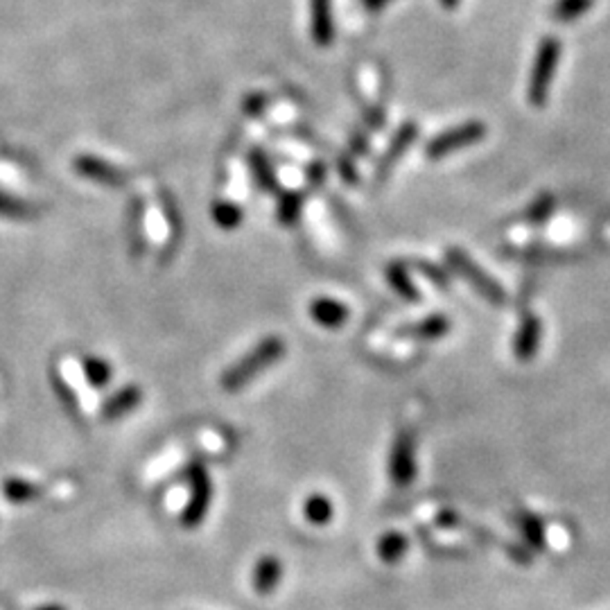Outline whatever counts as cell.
<instances>
[{
  "label": "cell",
  "mask_w": 610,
  "mask_h": 610,
  "mask_svg": "<svg viewBox=\"0 0 610 610\" xmlns=\"http://www.w3.org/2000/svg\"><path fill=\"white\" fill-rule=\"evenodd\" d=\"M285 355V342L281 337H267L251 348L242 360L229 367L222 376V386L226 391H238L247 386L253 377H258L265 369L276 364Z\"/></svg>",
  "instance_id": "6da1fadb"
},
{
  "label": "cell",
  "mask_w": 610,
  "mask_h": 610,
  "mask_svg": "<svg viewBox=\"0 0 610 610\" xmlns=\"http://www.w3.org/2000/svg\"><path fill=\"white\" fill-rule=\"evenodd\" d=\"M558 57H561V43L554 37L540 41L538 53H536L534 71L530 80V100L534 106H543L549 97V86L556 75Z\"/></svg>",
  "instance_id": "7a4b0ae2"
},
{
  "label": "cell",
  "mask_w": 610,
  "mask_h": 610,
  "mask_svg": "<svg viewBox=\"0 0 610 610\" xmlns=\"http://www.w3.org/2000/svg\"><path fill=\"white\" fill-rule=\"evenodd\" d=\"M188 482H191V497H188V504L182 513V525L186 530H195L204 522L206 513H208L213 487H210L208 470L199 462L188 468Z\"/></svg>",
  "instance_id": "3957f363"
},
{
  "label": "cell",
  "mask_w": 610,
  "mask_h": 610,
  "mask_svg": "<svg viewBox=\"0 0 610 610\" xmlns=\"http://www.w3.org/2000/svg\"><path fill=\"white\" fill-rule=\"evenodd\" d=\"M445 256H448L450 267H453L457 274H462V276L466 278V281L470 283V285L475 287V290L488 301V303H493V305L504 303L506 294H504V290L500 287V283H497L496 278L488 276V274L484 272L479 265L472 263L470 258H468L466 253L462 251V249H454V247L448 249V253H445Z\"/></svg>",
  "instance_id": "277c9868"
},
{
  "label": "cell",
  "mask_w": 610,
  "mask_h": 610,
  "mask_svg": "<svg viewBox=\"0 0 610 610\" xmlns=\"http://www.w3.org/2000/svg\"><path fill=\"white\" fill-rule=\"evenodd\" d=\"M484 136H487V127H484L479 120H470V123L459 124V127L448 129L444 134L434 136L428 143V148H425V154H428L432 161H436V158L448 157V154L457 152V149L470 148V145L479 143Z\"/></svg>",
  "instance_id": "5b68a950"
},
{
  "label": "cell",
  "mask_w": 610,
  "mask_h": 610,
  "mask_svg": "<svg viewBox=\"0 0 610 610\" xmlns=\"http://www.w3.org/2000/svg\"><path fill=\"white\" fill-rule=\"evenodd\" d=\"M389 475L391 482L396 488H407L416 475V459H414V434L402 429L396 436V444L391 450L389 459Z\"/></svg>",
  "instance_id": "8992f818"
},
{
  "label": "cell",
  "mask_w": 610,
  "mask_h": 610,
  "mask_svg": "<svg viewBox=\"0 0 610 610\" xmlns=\"http://www.w3.org/2000/svg\"><path fill=\"white\" fill-rule=\"evenodd\" d=\"M72 167H75L77 174H81L89 182L102 183V186L109 188H123L124 183L129 182V174L120 167L111 165V163L102 161V158L91 157V154H81L72 161Z\"/></svg>",
  "instance_id": "52a82bcc"
},
{
  "label": "cell",
  "mask_w": 610,
  "mask_h": 610,
  "mask_svg": "<svg viewBox=\"0 0 610 610\" xmlns=\"http://www.w3.org/2000/svg\"><path fill=\"white\" fill-rule=\"evenodd\" d=\"M416 134H419V127H416V123H405L401 129H398L396 134H394L389 148L385 149V154H382L380 163H377V167H376V177L380 179V182L382 179H386V174L391 172V167L396 165V163L402 158V154H405L407 149L411 148V143L416 140Z\"/></svg>",
  "instance_id": "ba28073f"
},
{
  "label": "cell",
  "mask_w": 610,
  "mask_h": 610,
  "mask_svg": "<svg viewBox=\"0 0 610 610\" xmlns=\"http://www.w3.org/2000/svg\"><path fill=\"white\" fill-rule=\"evenodd\" d=\"M310 34L321 48L335 41L333 0H310Z\"/></svg>",
  "instance_id": "9c48e42d"
},
{
  "label": "cell",
  "mask_w": 610,
  "mask_h": 610,
  "mask_svg": "<svg viewBox=\"0 0 610 610\" xmlns=\"http://www.w3.org/2000/svg\"><path fill=\"white\" fill-rule=\"evenodd\" d=\"M308 312H310L312 319L319 326H324V328H342L348 321V317H351L346 305H342L335 299H326V296L312 301Z\"/></svg>",
  "instance_id": "30bf717a"
},
{
  "label": "cell",
  "mask_w": 610,
  "mask_h": 610,
  "mask_svg": "<svg viewBox=\"0 0 610 610\" xmlns=\"http://www.w3.org/2000/svg\"><path fill=\"white\" fill-rule=\"evenodd\" d=\"M140 401H143V391H140L139 386H134V385L124 386V389H120L118 394H114V396L102 405V419L105 420L123 419V416H127L129 411H134L136 407L140 405Z\"/></svg>",
  "instance_id": "8fae6325"
},
{
  "label": "cell",
  "mask_w": 610,
  "mask_h": 610,
  "mask_svg": "<svg viewBox=\"0 0 610 610\" xmlns=\"http://www.w3.org/2000/svg\"><path fill=\"white\" fill-rule=\"evenodd\" d=\"M538 343H540V321L536 319L534 315L525 317L522 324H520L518 335H515V343H513L515 358H518L520 362H530V360L536 355V351H538Z\"/></svg>",
  "instance_id": "7c38bea8"
},
{
  "label": "cell",
  "mask_w": 610,
  "mask_h": 610,
  "mask_svg": "<svg viewBox=\"0 0 610 610\" xmlns=\"http://www.w3.org/2000/svg\"><path fill=\"white\" fill-rule=\"evenodd\" d=\"M450 330V319L444 315H432L423 321H416V324L405 326L402 330H398L401 337L407 339H423V342H432V339H441L444 335H448Z\"/></svg>",
  "instance_id": "4fadbf2b"
},
{
  "label": "cell",
  "mask_w": 610,
  "mask_h": 610,
  "mask_svg": "<svg viewBox=\"0 0 610 610\" xmlns=\"http://www.w3.org/2000/svg\"><path fill=\"white\" fill-rule=\"evenodd\" d=\"M283 579V565L276 556H265L258 561L256 570H253V588L260 595H269L274 588H278Z\"/></svg>",
  "instance_id": "5bb4252c"
},
{
  "label": "cell",
  "mask_w": 610,
  "mask_h": 610,
  "mask_svg": "<svg viewBox=\"0 0 610 610\" xmlns=\"http://www.w3.org/2000/svg\"><path fill=\"white\" fill-rule=\"evenodd\" d=\"M249 167H251L253 182L258 183V188H263L265 192L278 191L276 174H274L272 163H269L267 154H265L263 149H251V152H249Z\"/></svg>",
  "instance_id": "9a60e30c"
},
{
  "label": "cell",
  "mask_w": 610,
  "mask_h": 610,
  "mask_svg": "<svg viewBox=\"0 0 610 610\" xmlns=\"http://www.w3.org/2000/svg\"><path fill=\"white\" fill-rule=\"evenodd\" d=\"M407 547H410V540H407L405 534L389 531V534L382 536L380 543H377V556L385 563H389V565H394V563H398L405 556Z\"/></svg>",
  "instance_id": "2e32d148"
},
{
  "label": "cell",
  "mask_w": 610,
  "mask_h": 610,
  "mask_svg": "<svg viewBox=\"0 0 610 610\" xmlns=\"http://www.w3.org/2000/svg\"><path fill=\"white\" fill-rule=\"evenodd\" d=\"M37 215L38 208L30 204V201L16 199V197L0 192V217H7V220H32Z\"/></svg>",
  "instance_id": "e0dca14e"
},
{
  "label": "cell",
  "mask_w": 610,
  "mask_h": 610,
  "mask_svg": "<svg viewBox=\"0 0 610 610\" xmlns=\"http://www.w3.org/2000/svg\"><path fill=\"white\" fill-rule=\"evenodd\" d=\"M303 513L305 518H308V522H312V525H328L330 520H333V502L328 500L326 496H310L308 500H305V506H303Z\"/></svg>",
  "instance_id": "ac0fdd59"
},
{
  "label": "cell",
  "mask_w": 610,
  "mask_h": 610,
  "mask_svg": "<svg viewBox=\"0 0 610 610\" xmlns=\"http://www.w3.org/2000/svg\"><path fill=\"white\" fill-rule=\"evenodd\" d=\"M386 278H389V285L398 292L405 301H419V290L411 283L410 274L402 267L401 263H391L386 267Z\"/></svg>",
  "instance_id": "d6986e66"
},
{
  "label": "cell",
  "mask_w": 610,
  "mask_h": 610,
  "mask_svg": "<svg viewBox=\"0 0 610 610\" xmlns=\"http://www.w3.org/2000/svg\"><path fill=\"white\" fill-rule=\"evenodd\" d=\"M213 222L220 229H225V231H233V229H238L240 225H242V220H244V213H242V208L240 206H235V204H231V201H217V204L213 206Z\"/></svg>",
  "instance_id": "ffe728a7"
},
{
  "label": "cell",
  "mask_w": 610,
  "mask_h": 610,
  "mask_svg": "<svg viewBox=\"0 0 610 610\" xmlns=\"http://www.w3.org/2000/svg\"><path fill=\"white\" fill-rule=\"evenodd\" d=\"M38 493L41 491H38L37 484L28 482V479H16V477H12V479H5V482H3V496L10 502H14V504H25V502L38 497Z\"/></svg>",
  "instance_id": "44dd1931"
},
{
  "label": "cell",
  "mask_w": 610,
  "mask_h": 610,
  "mask_svg": "<svg viewBox=\"0 0 610 610\" xmlns=\"http://www.w3.org/2000/svg\"><path fill=\"white\" fill-rule=\"evenodd\" d=\"M301 206H303V192L299 191H287L283 192L281 199H278V208H276V217L281 225H294L299 220Z\"/></svg>",
  "instance_id": "7402d4cb"
},
{
  "label": "cell",
  "mask_w": 610,
  "mask_h": 610,
  "mask_svg": "<svg viewBox=\"0 0 610 610\" xmlns=\"http://www.w3.org/2000/svg\"><path fill=\"white\" fill-rule=\"evenodd\" d=\"M84 376L89 380V385L102 389V386L109 385L111 380V367L100 358H86L84 360Z\"/></svg>",
  "instance_id": "603a6c76"
},
{
  "label": "cell",
  "mask_w": 610,
  "mask_h": 610,
  "mask_svg": "<svg viewBox=\"0 0 610 610\" xmlns=\"http://www.w3.org/2000/svg\"><path fill=\"white\" fill-rule=\"evenodd\" d=\"M595 0H556L554 5V19L558 21H574L586 14L592 7Z\"/></svg>",
  "instance_id": "cb8c5ba5"
},
{
  "label": "cell",
  "mask_w": 610,
  "mask_h": 610,
  "mask_svg": "<svg viewBox=\"0 0 610 610\" xmlns=\"http://www.w3.org/2000/svg\"><path fill=\"white\" fill-rule=\"evenodd\" d=\"M554 208V197L552 195H540L538 199L534 201V204L530 206V210H527V217H530L531 222H543L547 220L549 213H552Z\"/></svg>",
  "instance_id": "d4e9b609"
},
{
  "label": "cell",
  "mask_w": 610,
  "mask_h": 610,
  "mask_svg": "<svg viewBox=\"0 0 610 610\" xmlns=\"http://www.w3.org/2000/svg\"><path fill=\"white\" fill-rule=\"evenodd\" d=\"M131 222H134V233H131V247H134V253L136 256H140L143 253V235H140V222H143V204L140 201H134V206H131Z\"/></svg>",
  "instance_id": "484cf974"
},
{
  "label": "cell",
  "mask_w": 610,
  "mask_h": 610,
  "mask_svg": "<svg viewBox=\"0 0 610 610\" xmlns=\"http://www.w3.org/2000/svg\"><path fill=\"white\" fill-rule=\"evenodd\" d=\"M419 269L425 274V276L429 278V281H432V285H434V287H441V290H448L450 278H448V274L441 272L439 267H434L432 263H419Z\"/></svg>",
  "instance_id": "4316f807"
},
{
  "label": "cell",
  "mask_w": 610,
  "mask_h": 610,
  "mask_svg": "<svg viewBox=\"0 0 610 610\" xmlns=\"http://www.w3.org/2000/svg\"><path fill=\"white\" fill-rule=\"evenodd\" d=\"M265 106H267V97H265L263 93H251V96L244 97V102H242V109L247 115L263 114Z\"/></svg>",
  "instance_id": "83f0119b"
},
{
  "label": "cell",
  "mask_w": 610,
  "mask_h": 610,
  "mask_svg": "<svg viewBox=\"0 0 610 610\" xmlns=\"http://www.w3.org/2000/svg\"><path fill=\"white\" fill-rule=\"evenodd\" d=\"M520 527H522V531H525L527 540H531L534 545L543 543V540H540V522L534 518V515H527V518L520 520Z\"/></svg>",
  "instance_id": "f1b7e54d"
},
{
  "label": "cell",
  "mask_w": 610,
  "mask_h": 610,
  "mask_svg": "<svg viewBox=\"0 0 610 610\" xmlns=\"http://www.w3.org/2000/svg\"><path fill=\"white\" fill-rule=\"evenodd\" d=\"M55 386H57L62 401L66 402V405L71 407V410H75V407H77V398H75V394H72V391H71V386H68L66 382L62 380V377H55Z\"/></svg>",
  "instance_id": "f546056e"
},
{
  "label": "cell",
  "mask_w": 610,
  "mask_h": 610,
  "mask_svg": "<svg viewBox=\"0 0 610 610\" xmlns=\"http://www.w3.org/2000/svg\"><path fill=\"white\" fill-rule=\"evenodd\" d=\"M339 172H342V179L346 183H355L358 182V172H355L353 163H351V158L342 157L339 158Z\"/></svg>",
  "instance_id": "4dcf8cb0"
},
{
  "label": "cell",
  "mask_w": 610,
  "mask_h": 610,
  "mask_svg": "<svg viewBox=\"0 0 610 610\" xmlns=\"http://www.w3.org/2000/svg\"><path fill=\"white\" fill-rule=\"evenodd\" d=\"M436 522H439L441 527H459V525H462V520H459V515L450 513V511H444V513H439Z\"/></svg>",
  "instance_id": "1f68e13d"
},
{
  "label": "cell",
  "mask_w": 610,
  "mask_h": 610,
  "mask_svg": "<svg viewBox=\"0 0 610 610\" xmlns=\"http://www.w3.org/2000/svg\"><path fill=\"white\" fill-rule=\"evenodd\" d=\"M394 0H362V5L367 7L369 12H380L385 10V7H389Z\"/></svg>",
  "instance_id": "d6a6232c"
},
{
  "label": "cell",
  "mask_w": 610,
  "mask_h": 610,
  "mask_svg": "<svg viewBox=\"0 0 610 610\" xmlns=\"http://www.w3.org/2000/svg\"><path fill=\"white\" fill-rule=\"evenodd\" d=\"M351 145H353L355 154H367L369 152V143L362 134H355L353 140H351Z\"/></svg>",
  "instance_id": "836d02e7"
},
{
  "label": "cell",
  "mask_w": 610,
  "mask_h": 610,
  "mask_svg": "<svg viewBox=\"0 0 610 610\" xmlns=\"http://www.w3.org/2000/svg\"><path fill=\"white\" fill-rule=\"evenodd\" d=\"M441 5H444L445 10H454V7L459 5V0H441Z\"/></svg>",
  "instance_id": "e575fe53"
},
{
  "label": "cell",
  "mask_w": 610,
  "mask_h": 610,
  "mask_svg": "<svg viewBox=\"0 0 610 610\" xmlns=\"http://www.w3.org/2000/svg\"><path fill=\"white\" fill-rule=\"evenodd\" d=\"M37 610H66V608L57 604H50V606H41V608H37Z\"/></svg>",
  "instance_id": "d590c367"
}]
</instances>
